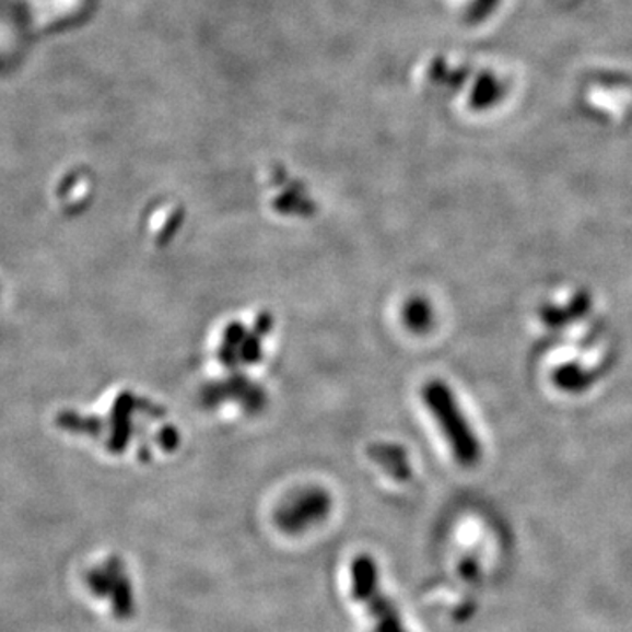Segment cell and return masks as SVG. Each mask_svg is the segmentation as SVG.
Returning <instances> with one entry per match:
<instances>
[{"instance_id":"cell-1","label":"cell","mask_w":632,"mask_h":632,"mask_svg":"<svg viewBox=\"0 0 632 632\" xmlns=\"http://www.w3.org/2000/svg\"><path fill=\"white\" fill-rule=\"evenodd\" d=\"M81 588L90 601L115 622H127L136 613L134 584L129 567L115 553L97 557L81 571Z\"/></svg>"},{"instance_id":"cell-3","label":"cell","mask_w":632,"mask_h":632,"mask_svg":"<svg viewBox=\"0 0 632 632\" xmlns=\"http://www.w3.org/2000/svg\"><path fill=\"white\" fill-rule=\"evenodd\" d=\"M423 401L428 405L432 417L440 423L446 441L450 443L455 459L463 466H472L480 460V441L469 428L468 420L460 411L459 402L454 393L443 382H429L423 387Z\"/></svg>"},{"instance_id":"cell-4","label":"cell","mask_w":632,"mask_h":632,"mask_svg":"<svg viewBox=\"0 0 632 632\" xmlns=\"http://www.w3.org/2000/svg\"><path fill=\"white\" fill-rule=\"evenodd\" d=\"M332 499L320 487H304L286 495L274 512V524L281 532L301 536L327 520Z\"/></svg>"},{"instance_id":"cell-5","label":"cell","mask_w":632,"mask_h":632,"mask_svg":"<svg viewBox=\"0 0 632 632\" xmlns=\"http://www.w3.org/2000/svg\"><path fill=\"white\" fill-rule=\"evenodd\" d=\"M406 326L414 332H425L432 326V309L423 299H413L402 309Z\"/></svg>"},{"instance_id":"cell-2","label":"cell","mask_w":632,"mask_h":632,"mask_svg":"<svg viewBox=\"0 0 632 632\" xmlns=\"http://www.w3.org/2000/svg\"><path fill=\"white\" fill-rule=\"evenodd\" d=\"M348 593L370 622V632H406L396 606L385 596L378 564L367 553L353 557L348 565Z\"/></svg>"}]
</instances>
